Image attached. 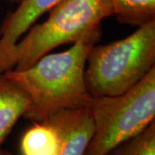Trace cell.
<instances>
[{"label": "cell", "instance_id": "1", "mask_svg": "<svg viewBox=\"0 0 155 155\" xmlns=\"http://www.w3.org/2000/svg\"><path fill=\"white\" fill-rule=\"evenodd\" d=\"M101 33L99 27L77 40L67 51L48 54L23 70L4 72L30 99L25 118L41 122L61 111L88 108L92 97L87 90L84 71L89 52Z\"/></svg>", "mask_w": 155, "mask_h": 155}, {"label": "cell", "instance_id": "2", "mask_svg": "<svg viewBox=\"0 0 155 155\" xmlns=\"http://www.w3.org/2000/svg\"><path fill=\"white\" fill-rule=\"evenodd\" d=\"M155 67V19L125 38L95 44L89 52L85 83L92 97L122 95Z\"/></svg>", "mask_w": 155, "mask_h": 155}, {"label": "cell", "instance_id": "3", "mask_svg": "<svg viewBox=\"0 0 155 155\" xmlns=\"http://www.w3.org/2000/svg\"><path fill=\"white\" fill-rule=\"evenodd\" d=\"M88 109L94 131L84 155H110L154 121L155 67L123 94L92 97Z\"/></svg>", "mask_w": 155, "mask_h": 155}, {"label": "cell", "instance_id": "4", "mask_svg": "<svg viewBox=\"0 0 155 155\" xmlns=\"http://www.w3.org/2000/svg\"><path fill=\"white\" fill-rule=\"evenodd\" d=\"M47 20L33 24L15 46L12 69L23 70L56 48L101 27L113 16L110 0H62L49 11Z\"/></svg>", "mask_w": 155, "mask_h": 155}, {"label": "cell", "instance_id": "5", "mask_svg": "<svg viewBox=\"0 0 155 155\" xmlns=\"http://www.w3.org/2000/svg\"><path fill=\"white\" fill-rule=\"evenodd\" d=\"M62 0H21L0 27V73L11 70L15 46L43 14Z\"/></svg>", "mask_w": 155, "mask_h": 155}, {"label": "cell", "instance_id": "6", "mask_svg": "<svg viewBox=\"0 0 155 155\" xmlns=\"http://www.w3.org/2000/svg\"><path fill=\"white\" fill-rule=\"evenodd\" d=\"M43 122L49 123L59 135L57 155H84L94 131L88 108L61 111Z\"/></svg>", "mask_w": 155, "mask_h": 155}, {"label": "cell", "instance_id": "7", "mask_svg": "<svg viewBox=\"0 0 155 155\" xmlns=\"http://www.w3.org/2000/svg\"><path fill=\"white\" fill-rule=\"evenodd\" d=\"M30 99L17 84L0 73V149L17 121L30 110Z\"/></svg>", "mask_w": 155, "mask_h": 155}, {"label": "cell", "instance_id": "8", "mask_svg": "<svg viewBox=\"0 0 155 155\" xmlns=\"http://www.w3.org/2000/svg\"><path fill=\"white\" fill-rule=\"evenodd\" d=\"M59 147V135L49 123L34 122L22 135L20 151L22 155H57Z\"/></svg>", "mask_w": 155, "mask_h": 155}, {"label": "cell", "instance_id": "9", "mask_svg": "<svg viewBox=\"0 0 155 155\" xmlns=\"http://www.w3.org/2000/svg\"><path fill=\"white\" fill-rule=\"evenodd\" d=\"M118 22L140 27L155 19V0H110Z\"/></svg>", "mask_w": 155, "mask_h": 155}, {"label": "cell", "instance_id": "10", "mask_svg": "<svg viewBox=\"0 0 155 155\" xmlns=\"http://www.w3.org/2000/svg\"><path fill=\"white\" fill-rule=\"evenodd\" d=\"M111 155H155V121L143 131L120 145Z\"/></svg>", "mask_w": 155, "mask_h": 155}, {"label": "cell", "instance_id": "11", "mask_svg": "<svg viewBox=\"0 0 155 155\" xmlns=\"http://www.w3.org/2000/svg\"><path fill=\"white\" fill-rule=\"evenodd\" d=\"M0 155H13L11 153V152H9V151H7V150L5 149H0Z\"/></svg>", "mask_w": 155, "mask_h": 155}, {"label": "cell", "instance_id": "12", "mask_svg": "<svg viewBox=\"0 0 155 155\" xmlns=\"http://www.w3.org/2000/svg\"><path fill=\"white\" fill-rule=\"evenodd\" d=\"M4 1H6V2H10V3H20L21 0H4Z\"/></svg>", "mask_w": 155, "mask_h": 155}]
</instances>
